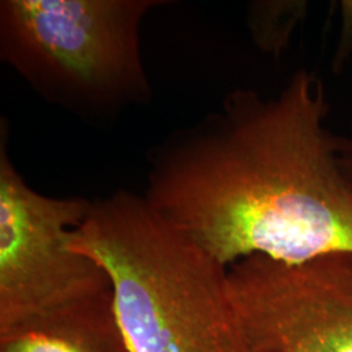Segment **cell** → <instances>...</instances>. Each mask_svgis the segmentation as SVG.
Segmentation results:
<instances>
[{
    "label": "cell",
    "mask_w": 352,
    "mask_h": 352,
    "mask_svg": "<svg viewBox=\"0 0 352 352\" xmlns=\"http://www.w3.org/2000/svg\"><path fill=\"white\" fill-rule=\"evenodd\" d=\"M327 113L307 69L272 97L235 89L151 151L144 197L227 269L252 256L296 265L352 253V186Z\"/></svg>",
    "instance_id": "6da1fadb"
},
{
    "label": "cell",
    "mask_w": 352,
    "mask_h": 352,
    "mask_svg": "<svg viewBox=\"0 0 352 352\" xmlns=\"http://www.w3.org/2000/svg\"><path fill=\"white\" fill-rule=\"evenodd\" d=\"M71 248L107 273L131 352H254L231 302L227 267L144 196L118 190L90 201Z\"/></svg>",
    "instance_id": "7a4b0ae2"
},
{
    "label": "cell",
    "mask_w": 352,
    "mask_h": 352,
    "mask_svg": "<svg viewBox=\"0 0 352 352\" xmlns=\"http://www.w3.org/2000/svg\"><path fill=\"white\" fill-rule=\"evenodd\" d=\"M164 0H1L0 60L91 124L153 101L141 23Z\"/></svg>",
    "instance_id": "3957f363"
},
{
    "label": "cell",
    "mask_w": 352,
    "mask_h": 352,
    "mask_svg": "<svg viewBox=\"0 0 352 352\" xmlns=\"http://www.w3.org/2000/svg\"><path fill=\"white\" fill-rule=\"evenodd\" d=\"M89 206L32 188L11 161L0 122V330L111 287L101 265L71 248Z\"/></svg>",
    "instance_id": "277c9868"
},
{
    "label": "cell",
    "mask_w": 352,
    "mask_h": 352,
    "mask_svg": "<svg viewBox=\"0 0 352 352\" xmlns=\"http://www.w3.org/2000/svg\"><path fill=\"white\" fill-rule=\"evenodd\" d=\"M254 352H352V253L304 264L252 256L227 269Z\"/></svg>",
    "instance_id": "5b68a950"
},
{
    "label": "cell",
    "mask_w": 352,
    "mask_h": 352,
    "mask_svg": "<svg viewBox=\"0 0 352 352\" xmlns=\"http://www.w3.org/2000/svg\"><path fill=\"white\" fill-rule=\"evenodd\" d=\"M0 352H131L113 289L0 330Z\"/></svg>",
    "instance_id": "8992f818"
},
{
    "label": "cell",
    "mask_w": 352,
    "mask_h": 352,
    "mask_svg": "<svg viewBox=\"0 0 352 352\" xmlns=\"http://www.w3.org/2000/svg\"><path fill=\"white\" fill-rule=\"evenodd\" d=\"M305 1H258L251 8L250 28L257 45L279 54L286 49L291 34L305 16Z\"/></svg>",
    "instance_id": "52a82bcc"
},
{
    "label": "cell",
    "mask_w": 352,
    "mask_h": 352,
    "mask_svg": "<svg viewBox=\"0 0 352 352\" xmlns=\"http://www.w3.org/2000/svg\"><path fill=\"white\" fill-rule=\"evenodd\" d=\"M342 30L334 55V68L340 69L349 60L352 51V1H342Z\"/></svg>",
    "instance_id": "ba28073f"
},
{
    "label": "cell",
    "mask_w": 352,
    "mask_h": 352,
    "mask_svg": "<svg viewBox=\"0 0 352 352\" xmlns=\"http://www.w3.org/2000/svg\"><path fill=\"white\" fill-rule=\"evenodd\" d=\"M340 157L342 168L352 186V122L350 131L340 138Z\"/></svg>",
    "instance_id": "9c48e42d"
}]
</instances>
